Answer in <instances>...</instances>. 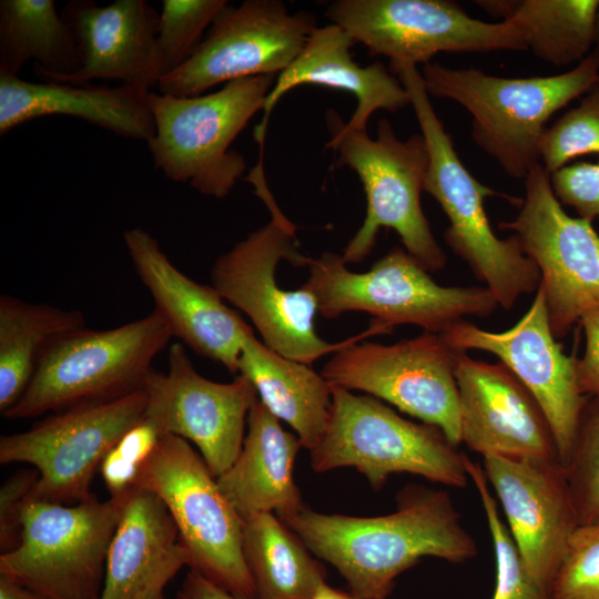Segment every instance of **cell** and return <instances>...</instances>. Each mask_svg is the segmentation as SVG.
Masks as SVG:
<instances>
[{"label":"cell","instance_id":"d4e9b609","mask_svg":"<svg viewBox=\"0 0 599 599\" xmlns=\"http://www.w3.org/2000/svg\"><path fill=\"white\" fill-rule=\"evenodd\" d=\"M301 447L297 435L286 432L257 398L248 413L238 456L216 478L220 490L244 522L263 512L282 519L304 506L293 476Z\"/></svg>","mask_w":599,"mask_h":599},{"label":"cell","instance_id":"ee69618b","mask_svg":"<svg viewBox=\"0 0 599 599\" xmlns=\"http://www.w3.org/2000/svg\"><path fill=\"white\" fill-rule=\"evenodd\" d=\"M167 582L169 580L156 581L145 591L141 599H167L163 592Z\"/></svg>","mask_w":599,"mask_h":599},{"label":"cell","instance_id":"1f68e13d","mask_svg":"<svg viewBox=\"0 0 599 599\" xmlns=\"http://www.w3.org/2000/svg\"><path fill=\"white\" fill-rule=\"evenodd\" d=\"M465 467L480 497L494 546L496 582L493 599H552L551 593L528 572L508 526L499 515L483 466L466 455Z\"/></svg>","mask_w":599,"mask_h":599},{"label":"cell","instance_id":"836d02e7","mask_svg":"<svg viewBox=\"0 0 599 599\" xmlns=\"http://www.w3.org/2000/svg\"><path fill=\"white\" fill-rule=\"evenodd\" d=\"M565 473L579 525L599 521V394L587 396Z\"/></svg>","mask_w":599,"mask_h":599},{"label":"cell","instance_id":"f546056e","mask_svg":"<svg viewBox=\"0 0 599 599\" xmlns=\"http://www.w3.org/2000/svg\"><path fill=\"white\" fill-rule=\"evenodd\" d=\"M491 16L519 26L528 50L562 67L581 62L593 48L599 0L475 1Z\"/></svg>","mask_w":599,"mask_h":599},{"label":"cell","instance_id":"f35d334b","mask_svg":"<svg viewBox=\"0 0 599 599\" xmlns=\"http://www.w3.org/2000/svg\"><path fill=\"white\" fill-rule=\"evenodd\" d=\"M39 480L37 469H23L8 478L0 488V550L16 549L22 537L23 515L33 499Z\"/></svg>","mask_w":599,"mask_h":599},{"label":"cell","instance_id":"ab89813d","mask_svg":"<svg viewBox=\"0 0 599 599\" xmlns=\"http://www.w3.org/2000/svg\"><path fill=\"white\" fill-rule=\"evenodd\" d=\"M586 345L582 357L576 359L579 390L585 396L599 394V307L582 315Z\"/></svg>","mask_w":599,"mask_h":599},{"label":"cell","instance_id":"4fadbf2b","mask_svg":"<svg viewBox=\"0 0 599 599\" xmlns=\"http://www.w3.org/2000/svg\"><path fill=\"white\" fill-rule=\"evenodd\" d=\"M456 352L440 334L423 332L390 345L351 344L335 352L321 374L333 386L365 392L440 428L459 446Z\"/></svg>","mask_w":599,"mask_h":599},{"label":"cell","instance_id":"d590c367","mask_svg":"<svg viewBox=\"0 0 599 599\" xmlns=\"http://www.w3.org/2000/svg\"><path fill=\"white\" fill-rule=\"evenodd\" d=\"M552 599H599V521L578 525L551 588Z\"/></svg>","mask_w":599,"mask_h":599},{"label":"cell","instance_id":"b9f144b4","mask_svg":"<svg viewBox=\"0 0 599 599\" xmlns=\"http://www.w3.org/2000/svg\"><path fill=\"white\" fill-rule=\"evenodd\" d=\"M0 599H43L31 590L0 576Z\"/></svg>","mask_w":599,"mask_h":599},{"label":"cell","instance_id":"e0dca14e","mask_svg":"<svg viewBox=\"0 0 599 599\" xmlns=\"http://www.w3.org/2000/svg\"><path fill=\"white\" fill-rule=\"evenodd\" d=\"M143 389L144 416L162 432L192 441L212 475L217 478L238 456L245 437L248 413L258 398L252 382L238 374L230 383L200 375L184 345L169 349V369L154 368Z\"/></svg>","mask_w":599,"mask_h":599},{"label":"cell","instance_id":"603a6c76","mask_svg":"<svg viewBox=\"0 0 599 599\" xmlns=\"http://www.w3.org/2000/svg\"><path fill=\"white\" fill-rule=\"evenodd\" d=\"M354 44L351 35L336 24L317 27L296 59L277 75L264 105L263 120L254 132L255 140L264 143L274 106L286 92L303 84L354 94L357 105L345 122L352 130L367 131L368 120L378 110L395 113L409 105L408 91L388 67L379 61L362 67L354 61L351 54Z\"/></svg>","mask_w":599,"mask_h":599},{"label":"cell","instance_id":"2e32d148","mask_svg":"<svg viewBox=\"0 0 599 599\" xmlns=\"http://www.w3.org/2000/svg\"><path fill=\"white\" fill-rule=\"evenodd\" d=\"M317 27L314 13H291L281 0L227 2L189 61L160 79L158 92L194 97L237 79L278 75Z\"/></svg>","mask_w":599,"mask_h":599},{"label":"cell","instance_id":"7c38bea8","mask_svg":"<svg viewBox=\"0 0 599 599\" xmlns=\"http://www.w3.org/2000/svg\"><path fill=\"white\" fill-rule=\"evenodd\" d=\"M325 16L389 65H425L439 52L528 50L516 23L475 19L449 0H335Z\"/></svg>","mask_w":599,"mask_h":599},{"label":"cell","instance_id":"ffe728a7","mask_svg":"<svg viewBox=\"0 0 599 599\" xmlns=\"http://www.w3.org/2000/svg\"><path fill=\"white\" fill-rule=\"evenodd\" d=\"M461 443L481 455L560 463L541 406L502 363L455 355ZM561 464V463H560Z\"/></svg>","mask_w":599,"mask_h":599},{"label":"cell","instance_id":"e575fe53","mask_svg":"<svg viewBox=\"0 0 599 599\" xmlns=\"http://www.w3.org/2000/svg\"><path fill=\"white\" fill-rule=\"evenodd\" d=\"M593 153L599 154V81L577 106L547 126L539 145L540 163L549 175L571 160Z\"/></svg>","mask_w":599,"mask_h":599},{"label":"cell","instance_id":"7a4b0ae2","mask_svg":"<svg viewBox=\"0 0 599 599\" xmlns=\"http://www.w3.org/2000/svg\"><path fill=\"white\" fill-rule=\"evenodd\" d=\"M410 95L420 134L424 136L429 165L424 192L432 195L446 214L449 225L444 232L448 247L485 283L499 306L511 309L524 294L537 291L540 273L512 234L499 238L485 211V199L501 196L514 204L522 199L495 191L477 180L459 159L451 136L430 102L417 65L388 67Z\"/></svg>","mask_w":599,"mask_h":599},{"label":"cell","instance_id":"9a60e30c","mask_svg":"<svg viewBox=\"0 0 599 599\" xmlns=\"http://www.w3.org/2000/svg\"><path fill=\"white\" fill-rule=\"evenodd\" d=\"M524 182L518 215L498 227L512 231L538 267L550 328L558 339L583 314L599 307V234L592 222L565 212L541 163L532 166Z\"/></svg>","mask_w":599,"mask_h":599},{"label":"cell","instance_id":"30bf717a","mask_svg":"<svg viewBox=\"0 0 599 599\" xmlns=\"http://www.w3.org/2000/svg\"><path fill=\"white\" fill-rule=\"evenodd\" d=\"M134 488L74 505L31 499L19 546L0 555V576L43 599H101L109 546Z\"/></svg>","mask_w":599,"mask_h":599},{"label":"cell","instance_id":"7bdbcfd3","mask_svg":"<svg viewBox=\"0 0 599 599\" xmlns=\"http://www.w3.org/2000/svg\"><path fill=\"white\" fill-rule=\"evenodd\" d=\"M311 599H365L352 592L335 589L328 583L323 582Z\"/></svg>","mask_w":599,"mask_h":599},{"label":"cell","instance_id":"ac0fdd59","mask_svg":"<svg viewBox=\"0 0 599 599\" xmlns=\"http://www.w3.org/2000/svg\"><path fill=\"white\" fill-rule=\"evenodd\" d=\"M440 335L455 349L497 356L516 375L545 412L565 468L587 396L578 387L577 358L565 354L552 334L542 286L526 314L505 332L485 331L461 319Z\"/></svg>","mask_w":599,"mask_h":599},{"label":"cell","instance_id":"83f0119b","mask_svg":"<svg viewBox=\"0 0 599 599\" xmlns=\"http://www.w3.org/2000/svg\"><path fill=\"white\" fill-rule=\"evenodd\" d=\"M84 327L80 311L0 296L1 415L23 395L45 352L64 335Z\"/></svg>","mask_w":599,"mask_h":599},{"label":"cell","instance_id":"9c48e42d","mask_svg":"<svg viewBox=\"0 0 599 599\" xmlns=\"http://www.w3.org/2000/svg\"><path fill=\"white\" fill-rule=\"evenodd\" d=\"M171 337L155 311L114 328L67 334L45 352L23 395L2 416L27 419L141 389Z\"/></svg>","mask_w":599,"mask_h":599},{"label":"cell","instance_id":"3957f363","mask_svg":"<svg viewBox=\"0 0 599 599\" xmlns=\"http://www.w3.org/2000/svg\"><path fill=\"white\" fill-rule=\"evenodd\" d=\"M429 95L450 99L471 115V139L511 177L524 179L540 163L549 119L599 81L591 53L571 70L545 77L506 78L476 68L423 65Z\"/></svg>","mask_w":599,"mask_h":599},{"label":"cell","instance_id":"277c9868","mask_svg":"<svg viewBox=\"0 0 599 599\" xmlns=\"http://www.w3.org/2000/svg\"><path fill=\"white\" fill-rule=\"evenodd\" d=\"M329 140L326 149L337 154L333 169L348 166L359 177L366 195L365 219L346 244V264L364 261L373 251L382 229L394 230L404 248L427 272L446 265V255L423 212L420 194L429 165L422 134L399 140L387 119L377 123L376 136L346 126L335 110L326 112Z\"/></svg>","mask_w":599,"mask_h":599},{"label":"cell","instance_id":"74e56055","mask_svg":"<svg viewBox=\"0 0 599 599\" xmlns=\"http://www.w3.org/2000/svg\"><path fill=\"white\" fill-rule=\"evenodd\" d=\"M550 183L559 203L575 209L578 217L599 219V160L567 164L550 174Z\"/></svg>","mask_w":599,"mask_h":599},{"label":"cell","instance_id":"484cf974","mask_svg":"<svg viewBox=\"0 0 599 599\" xmlns=\"http://www.w3.org/2000/svg\"><path fill=\"white\" fill-rule=\"evenodd\" d=\"M189 555L159 496L134 488L109 546L101 599H141L159 580H171Z\"/></svg>","mask_w":599,"mask_h":599},{"label":"cell","instance_id":"60d3db41","mask_svg":"<svg viewBox=\"0 0 599 599\" xmlns=\"http://www.w3.org/2000/svg\"><path fill=\"white\" fill-rule=\"evenodd\" d=\"M176 599H236L225 590L205 579L194 570H189Z\"/></svg>","mask_w":599,"mask_h":599},{"label":"cell","instance_id":"f1b7e54d","mask_svg":"<svg viewBox=\"0 0 599 599\" xmlns=\"http://www.w3.org/2000/svg\"><path fill=\"white\" fill-rule=\"evenodd\" d=\"M243 555L256 599H311L326 581V568L275 514L244 522Z\"/></svg>","mask_w":599,"mask_h":599},{"label":"cell","instance_id":"4dcf8cb0","mask_svg":"<svg viewBox=\"0 0 599 599\" xmlns=\"http://www.w3.org/2000/svg\"><path fill=\"white\" fill-rule=\"evenodd\" d=\"M31 60L51 73L77 72L73 33L53 0H1L0 73L18 75Z\"/></svg>","mask_w":599,"mask_h":599},{"label":"cell","instance_id":"8d00e7d4","mask_svg":"<svg viewBox=\"0 0 599 599\" xmlns=\"http://www.w3.org/2000/svg\"><path fill=\"white\" fill-rule=\"evenodd\" d=\"M162 436L160 428L144 416L110 449L100 469L111 496L124 494L135 487L142 466Z\"/></svg>","mask_w":599,"mask_h":599},{"label":"cell","instance_id":"6da1fadb","mask_svg":"<svg viewBox=\"0 0 599 599\" xmlns=\"http://www.w3.org/2000/svg\"><path fill=\"white\" fill-rule=\"evenodd\" d=\"M396 501L395 511L376 517L303 506L281 520L341 573L349 592L365 599H387L396 578L424 557L464 562L477 555L448 491L408 485Z\"/></svg>","mask_w":599,"mask_h":599},{"label":"cell","instance_id":"8992f818","mask_svg":"<svg viewBox=\"0 0 599 599\" xmlns=\"http://www.w3.org/2000/svg\"><path fill=\"white\" fill-rule=\"evenodd\" d=\"M311 291L318 313L336 318L346 312H365L370 325L392 333L398 325H416L441 334L465 316L488 317L499 306L486 286H441L407 251L393 247L366 271L347 267L342 255L324 252L308 256Z\"/></svg>","mask_w":599,"mask_h":599},{"label":"cell","instance_id":"8fae6325","mask_svg":"<svg viewBox=\"0 0 599 599\" xmlns=\"http://www.w3.org/2000/svg\"><path fill=\"white\" fill-rule=\"evenodd\" d=\"M134 486L164 502L186 548L191 570L236 599H256L243 555L244 521L187 440L164 434Z\"/></svg>","mask_w":599,"mask_h":599},{"label":"cell","instance_id":"5bb4252c","mask_svg":"<svg viewBox=\"0 0 599 599\" xmlns=\"http://www.w3.org/2000/svg\"><path fill=\"white\" fill-rule=\"evenodd\" d=\"M143 388L53 413L32 428L0 437V463L39 473L33 499L74 505L92 495L93 475L110 449L145 414Z\"/></svg>","mask_w":599,"mask_h":599},{"label":"cell","instance_id":"7402d4cb","mask_svg":"<svg viewBox=\"0 0 599 599\" xmlns=\"http://www.w3.org/2000/svg\"><path fill=\"white\" fill-rule=\"evenodd\" d=\"M61 14L77 42L80 68L72 74H55L33 64L41 81L88 84L116 80L150 91L158 87L160 13L149 2L115 0L99 6L93 0H73Z\"/></svg>","mask_w":599,"mask_h":599},{"label":"cell","instance_id":"f6af8a7d","mask_svg":"<svg viewBox=\"0 0 599 599\" xmlns=\"http://www.w3.org/2000/svg\"><path fill=\"white\" fill-rule=\"evenodd\" d=\"M592 49L593 51L591 54L599 60V7H598L597 18H596L595 42H593Z\"/></svg>","mask_w":599,"mask_h":599},{"label":"cell","instance_id":"52a82bcc","mask_svg":"<svg viewBox=\"0 0 599 599\" xmlns=\"http://www.w3.org/2000/svg\"><path fill=\"white\" fill-rule=\"evenodd\" d=\"M276 78L237 79L216 92L194 97L151 91L148 104L154 134L146 144L154 167L203 195L226 197L247 169L245 156L231 145L264 110Z\"/></svg>","mask_w":599,"mask_h":599},{"label":"cell","instance_id":"cb8c5ba5","mask_svg":"<svg viewBox=\"0 0 599 599\" xmlns=\"http://www.w3.org/2000/svg\"><path fill=\"white\" fill-rule=\"evenodd\" d=\"M150 92L126 84L30 82L0 73V135L38 118L67 115L125 139L148 142L154 134Z\"/></svg>","mask_w":599,"mask_h":599},{"label":"cell","instance_id":"d6986e66","mask_svg":"<svg viewBox=\"0 0 599 599\" xmlns=\"http://www.w3.org/2000/svg\"><path fill=\"white\" fill-rule=\"evenodd\" d=\"M483 469L528 572L551 593L579 525L564 466L558 461L486 455Z\"/></svg>","mask_w":599,"mask_h":599},{"label":"cell","instance_id":"5b68a950","mask_svg":"<svg viewBox=\"0 0 599 599\" xmlns=\"http://www.w3.org/2000/svg\"><path fill=\"white\" fill-rule=\"evenodd\" d=\"M271 220L221 254L211 270V286L232 306L242 311L261 334L263 343L282 356L309 365L322 356L374 336L373 325L353 337L329 343L315 331L318 313L314 294L303 285L284 290L276 281L282 260L304 267L308 256L298 250L296 225L280 207L270 210Z\"/></svg>","mask_w":599,"mask_h":599},{"label":"cell","instance_id":"4316f807","mask_svg":"<svg viewBox=\"0 0 599 599\" xmlns=\"http://www.w3.org/2000/svg\"><path fill=\"white\" fill-rule=\"evenodd\" d=\"M238 374L252 382L267 409L294 429L303 447L317 445L332 406L333 387L322 374L276 353L253 331L243 343Z\"/></svg>","mask_w":599,"mask_h":599},{"label":"cell","instance_id":"d6a6232c","mask_svg":"<svg viewBox=\"0 0 599 599\" xmlns=\"http://www.w3.org/2000/svg\"><path fill=\"white\" fill-rule=\"evenodd\" d=\"M226 0H163L156 38L161 78L194 54Z\"/></svg>","mask_w":599,"mask_h":599},{"label":"cell","instance_id":"44dd1931","mask_svg":"<svg viewBox=\"0 0 599 599\" xmlns=\"http://www.w3.org/2000/svg\"><path fill=\"white\" fill-rule=\"evenodd\" d=\"M123 241L136 275L152 296L153 311L172 336L236 376L243 343L253 328L211 285L181 272L148 231L129 229Z\"/></svg>","mask_w":599,"mask_h":599},{"label":"cell","instance_id":"ba28073f","mask_svg":"<svg viewBox=\"0 0 599 599\" xmlns=\"http://www.w3.org/2000/svg\"><path fill=\"white\" fill-rule=\"evenodd\" d=\"M332 387L326 428L309 450L314 471L353 467L374 489L399 473L455 488L467 485L466 454L440 428L408 420L370 395Z\"/></svg>","mask_w":599,"mask_h":599}]
</instances>
